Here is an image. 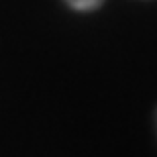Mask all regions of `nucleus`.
<instances>
[{"label": "nucleus", "mask_w": 157, "mask_h": 157, "mask_svg": "<svg viewBox=\"0 0 157 157\" xmlns=\"http://www.w3.org/2000/svg\"><path fill=\"white\" fill-rule=\"evenodd\" d=\"M104 0H65V4L74 8L78 12H90V10H96L98 6H102Z\"/></svg>", "instance_id": "f257e3e1"}]
</instances>
